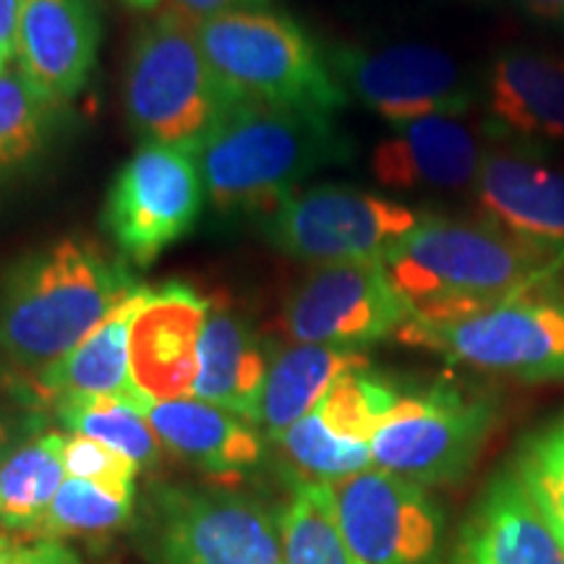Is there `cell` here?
<instances>
[{
	"label": "cell",
	"mask_w": 564,
	"mask_h": 564,
	"mask_svg": "<svg viewBox=\"0 0 564 564\" xmlns=\"http://www.w3.org/2000/svg\"><path fill=\"white\" fill-rule=\"evenodd\" d=\"M144 282L87 238L26 253L0 280V358L21 387L79 348Z\"/></svg>",
	"instance_id": "obj_1"
},
{
	"label": "cell",
	"mask_w": 564,
	"mask_h": 564,
	"mask_svg": "<svg viewBox=\"0 0 564 564\" xmlns=\"http://www.w3.org/2000/svg\"><path fill=\"white\" fill-rule=\"evenodd\" d=\"M411 316L447 322L541 288L564 291V249L523 241L489 220L421 215L382 259Z\"/></svg>",
	"instance_id": "obj_2"
},
{
	"label": "cell",
	"mask_w": 564,
	"mask_h": 564,
	"mask_svg": "<svg viewBox=\"0 0 564 564\" xmlns=\"http://www.w3.org/2000/svg\"><path fill=\"white\" fill-rule=\"evenodd\" d=\"M333 116L232 102L196 144L207 199L225 215H274L306 181L348 160Z\"/></svg>",
	"instance_id": "obj_3"
},
{
	"label": "cell",
	"mask_w": 564,
	"mask_h": 564,
	"mask_svg": "<svg viewBox=\"0 0 564 564\" xmlns=\"http://www.w3.org/2000/svg\"><path fill=\"white\" fill-rule=\"evenodd\" d=\"M212 76L232 102H262L333 116L348 95L329 68L327 53L291 17L236 9L196 26Z\"/></svg>",
	"instance_id": "obj_4"
},
{
	"label": "cell",
	"mask_w": 564,
	"mask_h": 564,
	"mask_svg": "<svg viewBox=\"0 0 564 564\" xmlns=\"http://www.w3.org/2000/svg\"><path fill=\"white\" fill-rule=\"evenodd\" d=\"M147 564H285L280 520L238 491L154 484L133 523Z\"/></svg>",
	"instance_id": "obj_5"
},
{
	"label": "cell",
	"mask_w": 564,
	"mask_h": 564,
	"mask_svg": "<svg viewBox=\"0 0 564 564\" xmlns=\"http://www.w3.org/2000/svg\"><path fill=\"white\" fill-rule=\"evenodd\" d=\"M225 110L194 21L165 9L144 24L126 68V116L144 144L196 147Z\"/></svg>",
	"instance_id": "obj_6"
},
{
	"label": "cell",
	"mask_w": 564,
	"mask_h": 564,
	"mask_svg": "<svg viewBox=\"0 0 564 564\" xmlns=\"http://www.w3.org/2000/svg\"><path fill=\"white\" fill-rule=\"evenodd\" d=\"M394 337L476 371L502 373L520 382H562L564 291L541 288L447 322L411 316Z\"/></svg>",
	"instance_id": "obj_7"
},
{
	"label": "cell",
	"mask_w": 564,
	"mask_h": 564,
	"mask_svg": "<svg viewBox=\"0 0 564 564\" xmlns=\"http://www.w3.org/2000/svg\"><path fill=\"white\" fill-rule=\"evenodd\" d=\"M497 421V400L457 384L403 392L371 440L373 468L426 489L455 484L470 474Z\"/></svg>",
	"instance_id": "obj_8"
},
{
	"label": "cell",
	"mask_w": 564,
	"mask_h": 564,
	"mask_svg": "<svg viewBox=\"0 0 564 564\" xmlns=\"http://www.w3.org/2000/svg\"><path fill=\"white\" fill-rule=\"evenodd\" d=\"M204 202L196 147L141 144L112 178L102 228L126 262L144 270L196 228Z\"/></svg>",
	"instance_id": "obj_9"
},
{
	"label": "cell",
	"mask_w": 564,
	"mask_h": 564,
	"mask_svg": "<svg viewBox=\"0 0 564 564\" xmlns=\"http://www.w3.org/2000/svg\"><path fill=\"white\" fill-rule=\"evenodd\" d=\"M421 215L405 204L348 186H312L295 192L270 217L274 249L312 267L382 262Z\"/></svg>",
	"instance_id": "obj_10"
},
{
	"label": "cell",
	"mask_w": 564,
	"mask_h": 564,
	"mask_svg": "<svg viewBox=\"0 0 564 564\" xmlns=\"http://www.w3.org/2000/svg\"><path fill=\"white\" fill-rule=\"evenodd\" d=\"M411 319V303L382 262L312 267L282 301L280 329L295 345L361 350L394 337Z\"/></svg>",
	"instance_id": "obj_11"
},
{
	"label": "cell",
	"mask_w": 564,
	"mask_h": 564,
	"mask_svg": "<svg viewBox=\"0 0 564 564\" xmlns=\"http://www.w3.org/2000/svg\"><path fill=\"white\" fill-rule=\"evenodd\" d=\"M329 491L345 541L364 564H440L444 518L426 486L369 468Z\"/></svg>",
	"instance_id": "obj_12"
},
{
	"label": "cell",
	"mask_w": 564,
	"mask_h": 564,
	"mask_svg": "<svg viewBox=\"0 0 564 564\" xmlns=\"http://www.w3.org/2000/svg\"><path fill=\"white\" fill-rule=\"evenodd\" d=\"M345 95L392 126L429 116H463L474 89L463 68L429 45H390L382 51L340 45L327 53Z\"/></svg>",
	"instance_id": "obj_13"
},
{
	"label": "cell",
	"mask_w": 564,
	"mask_h": 564,
	"mask_svg": "<svg viewBox=\"0 0 564 564\" xmlns=\"http://www.w3.org/2000/svg\"><path fill=\"white\" fill-rule=\"evenodd\" d=\"M403 390L371 369L345 373L312 413L280 436L282 453L299 474L333 484L373 468L371 440Z\"/></svg>",
	"instance_id": "obj_14"
},
{
	"label": "cell",
	"mask_w": 564,
	"mask_h": 564,
	"mask_svg": "<svg viewBox=\"0 0 564 564\" xmlns=\"http://www.w3.org/2000/svg\"><path fill=\"white\" fill-rule=\"evenodd\" d=\"M100 45L91 0H21L17 63L51 108L87 87Z\"/></svg>",
	"instance_id": "obj_15"
},
{
	"label": "cell",
	"mask_w": 564,
	"mask_h": 564,
	"mask_svg": "<svg viewBox=\"0 0 564 564\" xmlns=\"http://www.w3.org/2000/svg\"><path fill=\"white\" fill-rule=\"evenodd\" d=\"M207 306L209 299L188 282L171 280L160 291L154 288L131 327V377L147 398L194 394Z\"/></svg>",
	"instance_id": "obj_16"
},
{
	"label": "cell",
	"mask_w": 564,
	"mask_h": 564,
	"mask_svg": "<svg viewBox=\"0 0 564 564\" xmlns=\"http://www.w3.org/2000/svg\"><path fill=\"white\" fill-rule=\"evenodd\" d=\"M152 293L154 288L144 285L137 295H131L63 361L42 371L32 382L17 387L19 398L30 405L53 408V411L68 400L112 398L147 415L154 400L147 398L131 377V327Z\"/></svg>",
	"instance_id": "obj_17"
},
{
	"label": "cell",
	"mask_w": 564,
	"mask_h": 564,
	"mask_svg": "<svg viewBox=\"0 0 564 564\" xmlns=\"http://www.w3.org/2000/svg\"><path fill=\"white\" fill-rule=\"evenodd\" d=\"M528 147H489L474 183L484 220L523 241L564 249V173Z\"/></svg>",
	"instance_id": "obj_18"
},
{
	"label": "cell",
	"mask_w": 564,
	"mask_h": 564,
	"mask_svg": "<svg viewBox=\"0 0 564 564\" xmlns=\"http://www.w3.org/2000/svg\"><path fill=\"white\" fill-rule=\"evenodd\" d=\"M484 154L481 137L460 116H429L394 126L371 154V173L400 192H457L474 186Z\"/></svg>",
	"instance_id": "obj_19"
},
{
	"label": "cell",
	"mask_w": 564,
	"mask_h": 564,
	"mask_svg": "<svg viewBox=\"0 0 564 564\" xmlns=\"http://www.w3.org/2000/svg\"><path fill=\"white\" fill-rule=\"evenodd\" d=\"M449 564H564V544L512 468L486 484Z\"/></svg>",
	"instance_id": "obj_20"
},
{
	"label": "cell",
	"mask_w": 564,
	"mask_h": 564,
	"mask_svg": "<svg viewBox=\"0 0 564 564\" xmlns=\"http://www.w3.org/2000/svg\"><path fill=\"white\" fill-rule=\"evenodd\" d=\"M489 137L539 152L564 144V58L539 51H507L486 74Z\"/></svg>",
	"instance_id": "obj_21"
},
{
	"label": "cell",
	"mask_w": 564,
	"mask_h": 564,
	"mask_svg": "<svg viewBox=\"0 0 564 564\" xmlns=\"http://www.w3.org/2000/svg\"><path fill=\"white\" fill-rule=\"evenodd\" d=\"M270 364L262 335L243 312L225 293L212 295L202 327L194 398L259 426Z\"/></svg>",
	"instance_id": "obj_22"
},
{
	"label": "cell",
	"mask_w": 564,
	"mask_h": 564,
	"mask_svg": "<svg viewBox=\"0 0 564 564\" xmlns=\"http://www.w3.org/2000/svg\"><path fill=\"white\" fill-rule=\"evenodd\" d=\"M147 421L167 453L209 476H243L262 460V434L253 423L204 400H154Z\"/></svg>",
	"instance_id": "obj_23"
},
{
	"label": "cell",
	"mask_w": 564,
	"mask_h": 564,
	"mask_svg": "<svg viewBox=\"0 0 564 564\" xmlns=\"http://www.w3.org/2000/svg\"><path fill=\"white\" fill-rule=\"evenodd\" d=\"M369 366V358L361 350L333 345H293L278 350L264 382L259 426L278 442L293 423L314 411L337 379Z\"/></svg>",
	"instance_id": "obj_24"
},
{
	"label": "cell",
	"mask_w": 564,
	"mask_h": 564,
	"mask_svg": "<svg viewBox=\"0 0 564 564\" xmlns=\"http://www.w3.org/2000/svg\"><path fill=\"white\" fill-rule=\"evenodd\" d=\"M66 434L47 429L17 440L0 457V531L34 533L66 481Z\"/></svg>",
	"instance_id": "obj_25"
},
{
	"label": "cell",
	"mask_w": 564,
	"mask_h": 564,
	"mask_svg": "<svg viewBox=\"0 0 564 564\" xmlns=\"http://www.w3.org/2000/svg\"><path fill=\"white\" fill-rule=\"evenodd\" d=\"M285 564H364L337 523L329 484L295 476L280 518Z\"/></svg>",
	"instance_id": "obj_26"
},
{
	"label": "cell",
	"mask_w": 564,
	"mask_h": 564,
	"mask_svg": "<svg viewBox=\"0 0 564 564\" xmlns=\"http://www.w3.org/2000/svg\"><path fill=\"white\" fill-rule=\"evenodd\" d=\"M55 415L70 434H82L108 444L121 455L131 457L141 470L158 468L162 463V449L165 447L152 432L147 415L123 400H68V403L55 408Z\"/></svg>",
	"instance_id": "obj_27"
},
{
	"label": "cell",
	"mask_w": 564,
	"mask_h": 564,
	"mask_svg": "<svg viewBox=\"0 0 564 564\" xmlns=\"http://www.w3.org/2000/svg\"><path fill=\"white\" fill-rule=\"evenodd\" d=\"M133 497L102 489V486L66 478L51 510L26 539L66 541L74 535H100L123 528L131 520Z\"/></svg>",
	"instance_id": "obj_28"
},
{
	"label": "cell",
	"mask_w": 564,
	"mask_h": 564,
	"mask_svg": "<svg viewBox=\"0 0 564 564\" xmlns=\"http://www.w3.org/2000/svg\"><path fill=\"white\" fill-rule=\"evenodd\" d=\"M512 470L564 544V415L520 444Z\"/></svg>",
	"instance_id": "obj_29"
},
{
	"label": "cell",
	"mask_w": 564,
	"mask_h": 564,
	"mask_svg": "<svg viewBox=\"0 0 564 564\" xmlns=\"http://www.w3.org/2000/svg\"><path fill=\"white\" fill-rule=\"evenodd\" d=\"M47 105L24 76L0 74V178L24 165L42 147L47 123Z\"/></svg>",
	"instance_id": "obj_30"
},
{
	"label": "cell",
	"mask_w": 564,
	"mask_h": 564,
	"mask_svg": "<svg viewBox=\"0 0 564 564\" xmlns=\"http://www.w3.org/2000/svg\"><path fill=\"white\" fill-rule=\"evenodd\" d=\"M66 476L82 478V481L97 484L102 489L137 497V478L141 468L131 457L108 447V444L89 440V436L70 434L63 449Z\"/></svg>",
	"instance_id": "obj_31"
},
{
	"label": "cell",
	"mask_w": 564,
	"mask_h": 564,
	"mask_svg": "<svg viewBox=\"0 0 564 564\" xmlns=\"http://www.w3.org/2000/svg\"><path fill=\"white\" fill-rule=\"evenodd\" d=\"M3 564H84L66 541L24 539L17 541Z\"/></svg>",
	"instance_id": "obj_32"
},
{
	"label": "cell",
	"mask_w": 564,
	"mask_h": 564,
	"mask_svg": "<svg viewBox=\"0 0 564 564\" xmlns=\"http://www.w3.org/2000/svg\"><path fill=\"white\" fill-rule=\"evenodd\" d=\"M246 3H251V0H167V9L199 26L202 21L220 17L225 11L243 9Z\"/></svg>",
	"instance_id": "obj_33"
},
{
	"label": "cell",
	"mask_w": 564,
	"mask_h": 564,
	"mask_svg": "<svg viewBox=\"0 0 564 564\" xmlns=\"http://www.w3.org/2000/svg\"><path fill=\"white\" fill-rule=\"evenodd\" d=\"M21 21V0H0V74L9 70L11 58H17Z\"/></svg>",
	"instance_id": "obj_34"
},
{
	"label": "cell",
	"mask_w": 564,
	"mask_h": 564,
	"mask_svg": "<svg viewBox=\"0 0 564 564\" xmlns=\"http://www.w3.org/2000/svg\"><path fill=\"white\" fill-rule=\"evenodd\" d=\"M523 6L544 21H564V0H523Z\"/></svg>",
	"instance_id": "obj_35"
},
{
	"label": "cell",
	"mask_w": 564,
	"mask_h": 564,
	"mask_svg": "<svg viewBox=\"0 0 564 564\" xmlns=\"http://www.w3.org/2000/svg\"><path fill=\"white\" fill-rule=\"evenodd\" d=\"M13 442H17V421H13L9 408L0 403V457L6 455V449H9Z\"/></svg>",
	"instance_id": "obj_36"
},
{
	"label": "cell",
	"mask_w": 564,
	"mask_h": 564,
	"mask_svg": "<svg viewBox=\"0 0 564 564\" xmlns=\"http://www.w3.org/2000/svg\"><path fill=\"white\" fill-rule=\"evenodd\" d=\"M17 535H11V533H6V531H0V564L6 562V556L11 554V549L17 546Z\"/></svg>",
	"instance_id": "obj_37"
},
{
	"label": "cell",
	"mask_w": 564,
	"mask_h": 564,
	"mask_svg": "<svg viewBox=\"0 0 564 564\" xmlns=\"http://www.w3.org/2000/svg\"><path fill=\"white\" fill-rule=\"evenodd\" d=\"M123 3H129L131 9H139V11H152L154 6H160V0H123Z\"/></svg>",
	"instance_id": "obj_38"
}]
</instances>
